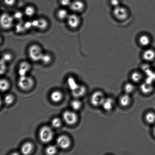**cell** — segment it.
Wrapping results in <instances>:
<instances>
[{"mask_svg": "<svg viewBox=\"0 0 155 155\" xmlns=\"http://www.w3.org/2000/svg\"><path fill=\"white\" fill-rule=\"evenodd\" d=\"M13 58V55L12 54L9 53H6L3 54L1 59L6 63H7L8 62L11 61Z\"/></svg>", "mask_w": 155, "mask_h": 155, "instance_id": "obj_33", "label": "cell"}, {"mask_svg": "<svg viewBox=\"0 0 155 155\" xmlns=\"http://www.w3.org/2000/svg\"><path fill=\"white\" fill-rule=\"evenodd\" d=\"M33 149V144L31 143L27 142L22 145L21 148V151L24 155H28L32 152Z\"/></svg>", "mask_w": 155, "mask_h": 155, "instance_id": "obj_18", "label": "cell"}, {"mask_svg": "<svg viewBox=\"0 0 155 155\" xmlns=\"http://www.w3.org/2000/svg\"><path fill=\"white\" fill-rule=\"evenodd\" d=\"M31 68V65L29 62L24 61L20 64L18 69V73L19 76L27 75Z\"/></svg>", "mask_w": 155, "mask_h": 155, "instance_id": "obj_12", "label": "cell"}, {"mask_svg": "<svg viewBox=\"0 0 155 155\" xmlns=\"http://www.w3.org/2000/svg\"><path fill=\"white\" fill-rule=\"evenodd\" d=\"M69 15L67 10L64 8L59 9L57 13V18L60 20H66Z\"/></svg>", "mask_w": 155, "mask_h": 155, "instance_id": "obj_20", "label": "cell"}, {"mask_svg": "<svg viewBox=\"0 0 155 155\" xmlns=\"http://www.w3.org/2000/svg\"><path fill=\"white\" fill-rule=\"evenodd\" d=\"M43 53L41 47L36 44L30 45L28 49L29 57L33 61H40Z\"/></svg>", "mask_w": 155, "mask_h": 155, "instance_id": "obj_1", "label": "cell"}, {"mask_svg": "<svg viewBox=\"0 0 155 155\" xmlns=\"http://www.w3.org/2000/svg\"><path fill=\"white\" fill-rule=\"evenodd\" d=\"M36 13V10L32 6H27L24 10V14L28 17H32L34 16Z\"/></svg>", "mask_w": 155, "mask_h": 155, "instance_id": "obj_24", "label": "cell"}, {"mask_svg": "<svg viewBox=\"0 0 155 155\" xmlns=\"http://www.w3.org/2000/svg\"><path fill=\"white\" fill-rule=\"evenodd\" d=\"M69 7L72 11L79 13L84 10L85 5L84 3L80 0H75L72 2Z\"/></svg>", "mask_w": 155, "mask_h": 155, "instance_id": "obj_11", "label": "cell"}, {"mask_svg": "<svg viewBox=\"0 0 155 155\" xmlns=\"http://www.w3.org/2000/svg\"><path fill=\"white\" fill-rule=\"evenodd\" d=\"M39 139L42 142L47 143L50 142L52 139L54 133L50 127L45 126L42 127L39 130Z\"/></svg>", "mask_w": 155, "mask_h": 155, "instance_id": "obj_2", "label": "cell"}, {"mask_svg": "<svg viewBox=\"0 0 155 155\" xmlns=\"http://www.w3.org/2000/svg\"><path fill=\"white\" fill-rule=\"evenodd\" d=\"M32 23L33 27L41 30L46 29L49 25L48 21L45 18H42L34 20L32 21Z\"/></svg>", "mask_w": 155, "mask_h": 155, "instance_id": "obj_10", "label": "cell"}, {"mask_svg": "<svg viewBox=\"0 0 155 155\" xmlns=\"http://www.w3.org/2000/svg\"><path fill=\"white\" fill-rule=\"evenodd\" d=\"M45 153L48 155H54L57 152V149L54 145H50L45 149Z\"/></svg>", "mask_w": 155, "mask_h": 155, "instance_id": "obj_30", "label": "cell"}, {"mask_svg": "<svg viewBox=\"0 0 155 155\" xmlns=\"http://www.w3.org/2000/svg\"><path fill=\"white\" fill-rule=\"evenodd\" d=\"M143 58L146 61H152L155 58V51L150 48L145 50L143 54Z\"/></svg>", "mask_w": 155, "mask_h": 155, "instance_id": "obj_16", "label": "cell"}, {"mask_svg": "<svg viewBox=\"0 0 155 155\" xmlns=\"http://www.w3.org/2000/svg\"><path fill=\"white\" fill-rule=\"evenodd\" d=\"M63 118L65 122L70 125L75 124L78 120L76 114L71 111H66L64 112Z\"/></svg>", "mask_w": 155, "mask_h": 155, "instance_id": "obj_7", "label": "cell"}, {"mask_svg": "<svg viewBox=\"0 0 155 155\" xmlns=\"http://www.w3.org/2000/svg\"><path fill=\"white\" fill-rule=\"evenodd\" d=\"M110 4L114 8L120 5L119 0H110Z\"/></svg>", "mask_w": 155, "mask_h": 155, "instance_id": "obj_39", "label": "cell"}, {"mask_svg": "<svg viewBox=\"0 0 155 155\" xmlns=\"http://www.w3.org/2000/svg\"><path fill=\"white\" fill-rule=\"evenodd\" d=\"M131 102V97L129 94L125 93L120 97V104L123 107H127L130 106Z\"/></svg>", "mask_w": 155, "mask_h": 155, "instance_id": "obj_15", "label": "cell"}, {"mask_svg": "<svg viewBox=\"0 0 155 155\" xmlns=\"http://www.w3.org/2000/svg\"><path fill=\"white\" fill-rule=\"evenodd\" d=\"M141 90L143 94H148L151 93L153 90L152 84L145 81L141 85Z\"/></svg>", "mask_w": 155, "mask_h": 155, "instance_id": "obj_17", "label": "cell"}, {"mask_svg": "<svg viewBox=\"0 0 155 155\" xmlns=\"http://www.w3.org/2000/svg\"><path fill=\"white\" fill-rule=\"evenodd\" d=\"M1 104H2V100H1V97H0V106H1Z\"/></svg>", "mask_w": 155, "mask_h": 155, "instance_id": "obj_42", "label": "cell"}, {"mask_svg": "<svg viewBox=\"0 0 155 155\" xmlns=\"http://www.w3.org/2000/svg\"><path fill=\"white\" fill-rule=\"evenodd\" d=\"M14 20L11 15L8 13H3L0 16V25L4 29H10L13 26Z\"/></svg>", "mask_w": 155, "mask_h": 155, "instance_id": "obj_3", "label": "cell"}, {"mask_svg": "<svg viewBox=\"0 0 155 155\" xmlns=\"http://www.w3.org/2000/svg\"><path fill=\"white\" fill-rule=\"evenodd\" d=\"M62 124V121L60 118H55L51 121V125L54 128H59Z\"/></svg>", "mask_w": 155, "mask_h": 155, "instance_id": "obj_32", "label": "cell"}, {"mask_svg": "<svg viewBox=\"0 0 155 155\" xmlns=\"http://www.w3.org/2000/svg\"><path fill=\"white\" fill-rule=\"evenodd\" d=\"M124 90L125 93L130 95L134 92L136 90V87L133 83H127L124 86Z\"/></svg>", "mask_w": 155, "mask_h": 155, "instance_id": "obj_25", "label": "cell"}, {"mask_svg": "<svg viewBox=\"0 0 155 155\" xmlns=\"http://www.w3.org/2000/svg\"><path fill=\"white\" fill-rule=\"evenodd\" d=\"M7 63L2 59L0 60V75H2L7 70Z\"/></svg>", "mask_w": 155, "mask_h": 155, "instance_id": "obj_34", "label": "cell"}, {"mask_svg": "<svg viewBox=\"0 0 155 155\" xmlns=\"http://www.w3.org/2000/svg\"><path fill=\"white\" fill-rule=\"evenodd\" d=\"M72 2L71 0H60V4L63 7H69Z\"/></svg>", "mask_w": 155, "mask_h": 155, "instance_id": "obj_37", "label": "cell"}, {"mask_svg": "<svg viewBox=\"0 0 155 155\" xmlns=\"http://www.w3.org/2000/svg\"><path fill=\"white\" fill-rule=\"evenodd\" d=\"M71 107L73 110H78L81 109L82 103L80 100L75 99L71 101Z\"/></svg>", "mask_w": 155, "mask_h": 155, "instance_id": "obj_28", "label": "cell"}, {"mask_svg": "<svg viewBox=\"0 0 155 155\" xmlns=\"http://www.w3.org/2000/svg\"><path fill=\"white\" fill-rule=\"evenodd\" d=\"M130 78L133 83H138L142 80L143 75L141 73L138 71H135L131 74Z\"/></svg>", "mask_w": 155, "mask_h": 155, "instance_id": "obj_21", "label": "cell"}, {"mask_svg": "<svg viewBox=\"0 0 155 155\" xmlns=\"http://www.w3.org/2000/svg\"><path fill=\"white\" fill-rule=\"evenodd\" d=\"M52 58L48 53H43L41 59L40 61L45 65L49 64L52 61Z\"/></svg>", "mask_w": 155, "mask_h": 155, "instance_id": "obj_26", "label": "cell"}, {"mask_svg": "<svg viewBox=\"0 0 155 155\" xmlns=\"http://www.w3.org/2000/svg\"><path fill=\"white\" fill-rule=\"evenodd\" d=\"M139 43L142 46H148L151 42V39L149 36L146 35H142L139 38Z\"/></svg>", "mask_w": 155, "mask_h": 155, "instance_id": "obj_19", "label": "cell"}, {"mask_svg": "<svg viewBox=\"0 0 155 155\" xmlns=\"http://www.w3.org/2000/svg\"><path fill=\"white\" fill-rule=\"evenodd\" d=\"M2 42V39L1 36H0V45H1Z\"/></svg>", "mask_w": 155, "mask_h": 155, "instance_id": "obj_41", "label": "cell"}, {"mask_svg": "<svg viewBox=\"0 0 155 155\" xmlns=\"http://www.w3.org/2000/svg\"><path fill=\"white\" fill-rule=\"evenodd\" d=\"M115 106V102L113 99L111 98H106L102 107L106 111H110L113 109Z\"/></svg>", "mask_w": 155, "mask_h": 155, "instance_id": "obj_14", "label": "cell"}, {"mask_svg": "<svg viewBox=\"0 0 155 155\" xmlns=\"http://www.w3.org/2000/svg\"><path fill=\"white\" fill-rule=\"evenodd\" d=\"M67 82L68 86L71 91L75 89L79 85L75 79L72 77H70L68 79Z\"/></svg>", "mask_w": 155, "mask_h": 155, "instance_id": "obj_27", "label": "cell"}, {"mask_svg": "<svg viewBox=\"0 0 155 155\" xmlns=\"http://www.w3.org/2000/svg\"><path fill=\"white\" fill-rule=\"evenodd\" d=\"M113 15L115 18L119 21H124L128 18L129 13L126 7L120 5L114 8Z\"/></svg>", "mask_w": 155, "mask_h": 155, "instance_id": "obj_5", "label": "cell"}, {"mask_svg": "<svg viewBox=\"0 0 155 155\" xmlns=\"http://www.w3.org/2000/svg\"><path fill=\"white\" fill-rule=\"evenodd\" d=\"M63 97L62 93L59 91H54L52 93L51 98L52 100L54 102H59L61 100Z\"/></svg>", "mask_w": 155, "mask_h": 155, "instance_id": "obj_22", "label": "cell"}, {"mask_svg": "<svg viewBox=\"0 0 155 155\" xmlns=\"http://www.w3.org/2000/svg\"><path fill=\"white\" fill-rule=\"evenodd\" d=\"M106 98L104 94L102 91H96L91 96L90 98L91 104L95 107L101 106Z\"/></svg>", "mask_w": 155, "mask_h": 155, "instance_id": "obj_4", "label": "cell"}, {"mask_svg": "<svg viewBox=\"0 0 155 155\" xmlns=\"http://www.w3.org/2000/svg\"><path fill=\"white\" fill-rule=\"evenodd\" d=\"M33 80L31 77L27 75L20 76L18 81V85L21 89L28 90L32 87Z\"/></svg>", "mask_w": 155, "mask_h": 155, "instance_id": "obj_6", "label": "cell"}, {"mask_svg": "<svg viewBox=\"0 0 155 155\" xmlns=\"http://www.w3.org/2000/svg\"><path fill=\"white\" fill-rule=\"evenodd\" d=\"M24 13H23L22 12L19 11L15 12L14 14L13 15V17L14 19L17 20L19 21H21L23 17Z\"/></svg>", "mask_w": 155, "mask_h": 155, "instance_id": "obj_36", "label": "cell"}, {"mask_svg": "<svg viewBox=\"0 0 155 155\" xmlns=\"http://www.w3.org/2000/svg\"><path fill=\"white\" fill-rule=\"evenodd\" d=\"M145 120L147 123L153 124L155 123V113L153 112H149L146 114Z\"/></svg>", "mask_w": 155, "mask_h": 155, "instance_id": "obj_23", "label": "cell"}, {"mask_svg": "<svg viewBox=\"0 0 155 155\" xmlns=\"http://www.w3.org/2000/svg\"><path fill=\"white\" fill-rule=\"evenodd\" d=\"M16 28V31L19 33L24 32L26 30L24 25V22H22L21 21L17 24Z\"/></svg>", "mask_w": 155, "mask_h": 155, "instance_id": "obj_31", "label": "cell"}, {"mask_svg": "<svg viewBox=\"0 0 155 155\" xmlns=\"http://www.w3.org/2000/svg\"><path fill=\"white\" fill-rule=\"evenodd\" d=\"M86 87L80 84L72 91L73 96L76 98L83 97L86 94Z\"/></svg>", "mask_w": 155, "mask_h": 155, "instance_id": "obj_13", "label": "cell"}, {"mask_svg": "<svg viewBox=\"0 0 155 155\" xmlns=\"http://www.w3.org/2000/svg\"><path fill=\"white\" fill-rule=\"evenodd\" d=\"M5 4L8 6H12L16 3V0H4Z\"/></svg>", "mask_w": 155, "mask_h": 155, "instance_id": "obj_38", "label": "cell"}, {"mask_svg": "<svg viewBox=\"0 0 155 155\" xmlns=\"http://www.w3.org/2000/svg\"><path fill=\"white\" fill-rule=\"evenodd\" d=\"M58 146L63 149H66L70 147L71 142L68 137L65 135H62L59 137L56 140Z\"/></svg>", "mask_w": 155, "mask_h": 155, "instance_id": "obj_9", "label": "cell"}, {"mask_svg": "<svg viewBox=\"0 0 155 155\" xmlns=\"http://www.w3.org/2000/svg\"><path fill=\"white\" fill-rule=\"evenodd\" d=\"M66 20L68 25L72 29L78 28L81 23L80 17L76 14L69 15Z\"/></svg>", "mask_w": 155, "mask_h": 155, "instance_id": "obj_8", "label": "cell"}, {"mask_svg": "<svg viewBox=\"0 0 155 155\" xmlns=\"http://www.w3.org/2000/svg\"><path fill=\"white\" fill-rule=\"evenodd\" d=\"M153 135H154V136L155 137V124L154 126V127H153Z\"/></svg>", "mask_w": 155, "mask_h": 155, "instance_id": "obj_40", "label": "cell"}, {"mask_svg": "<svg viewBox=\"0 0 155 155\" xmlns=\"http://www.w3.org/2000/svg\"><path fill=\"white\" fill-rule=\"evenodd\" d=\"M9 87V83L7 80L5 79L0 80V91L4 92L7 91Z\"/></svg>", "mask_w": 155, "mask_h": 155, "instance_id": "obj_29", "label": "cell"}, {"mask_svg": "<svg viewBox=\"0 0 155 155\" xmlns=\"http://www.w3.org/2000/svg\"><path fill=\"white\" fill-rule=\"evenodd\" d=\"M14 97L11 94H8L5 97L4 99V102L5 104L10 105L13 103L14 101Z\"/></svg>", "mask_w": 155, "mask_h": 155, "instance_id": "obj_35", "label": "cell"}]
</instances>
